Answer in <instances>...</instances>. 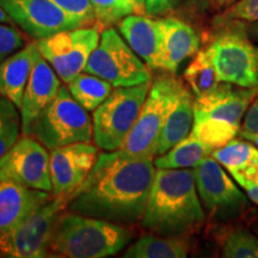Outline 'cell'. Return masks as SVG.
<instances>
[{"mask_svg": "<svg viewBox=\"0 0 258 258\" xmlns=\"http://www.w3.org/2000/svg\"><path fill=\"white\" fill-rule=\"evenodd\" d=\"M156 171L153 158L128 160L115 151L103 153L69 208L115 224H134L146 209Z\"/></svg>", "mask_w": 258, "mask_h": 258, "instance_id": "6da1fadb", "label": "cell"}, {"mask_svg": "<svg viewBox=\"0 0 258 258\" xmlns=\"http://www.w3.org/2000/svg\"><path fill=\"white\" fill-rule=\"evenodd\" d=\"M203 221L194 170L157 169L141 226L159 235H184Z\"/></svg>", "mask_w": 258, "mask_h": 258, "instance_id": "7a4b0ae2", "label": "cell"}, {"mask_svg": "<svg viewBox=\"0 0 258 258\" xmlns=\"http://www.w3.org/2000/svg\"><path fill=\"white\" fill-rule=\"evenodd\" d=\"M133 232L120 224L79 213H63L50 241V253L67 258H104L117 253Z\"/></svg>", "mask_w": 258, "mask_h": 258, "instance_id": "3957f363", "label": "cell"}, {"mask_svg": "<svg viewBox=\"0 0 258 258\" xmlns=\"http://www.w3.org/2000/svg\"><path fill=\"white\" fill-rule=\"evenodd\" d=\"M88 178L73 191L56 195L32 212L16 227L0 235V256L11 258H41L50 253V241L57 221L80 191Z\"/></svg>", "mask_w": 258, "mask_h": 258, "instance_id": "277c9868", "label": "cell"}, {"mask_svg": "<svg viewBox=\"0 0 258 258\" xmlns=\"http://www.w3.org/2000/svg\"><path fill=\"white\" fill-rule=\"evenodd\" d=\"M184 85L171 77H160L151 85L137 123L120 150L115 151L122 159L154 158L153 146Z\"/></svg>", "mask_w": 258, "mask_h": 258, "instance_id": "5b68a950", "label": "cell"}, {"mask_svg": "<svg viewBox=\"0 0 258 258\" xmlns=\"http://www.w3.org/2000/svg\"><path fill=\"white\" fill-rule=\"evenodd\" d=\"M151 83L128 88H116L93 111V140L108 152L120 150L137 123Z\"/></svg>", "mask_w": 258, "mask_h": 258, "instance_id": "8992f818", "label": "cell"}, {"mask_svg": "<svg viewBox=\"0 0 258 258\" xmlns=\"http://www.w3.org/2000/svg\"><path fill=\"white\" fill-rule=\"evenodd\" d=\"M30 135L54 150L82 141L90 143L93 127L85 109L73 98L69 89L60 86L53 101L35 120Z\"/></svg>", "mask_w": 258, "mask_h": 258, "instance_id": "52a82bcc", "label": "cell"}, {"mask_svg": "<svg viewBox=\"0 0 258 258\" xmlns=\"http://www.w3.org/2000/svg\"><path fill=\"white\" fill-rule=\"evenodd\" d=\"M85 72L106 80L114 88L150 82V67L112 28L105 29L86 63Z\"/></svg>", "mask_w": 258, "mask_h": 258, "instance_id": "ba28073f", "label": "cell"}, {"mask_svg": "<svg viewBox=\"0 0 258 258\" xmlns=\"http://www.w3.org/2000/svg\"><path fill=\"white\" fill-rule=\"evenodd\" d=\"M203 50L221 83L258 88V47L243 31L222 32Z\"/></svg>", "mask_w": 258, "mask_h": 258, "instance_id": "9c48e42d", "label": "cell"}, {"mask_svg": "<svg viewBox=\"0 0 258 258\" xmlns=\"http://www.w3.org/2000/svg\"><path fill=\"white\" fill-rule=\"evenodd\" d=\"M99 34L98 27H80L37 40L36 46L57 77L67 84L85 69L89 57L98 46Z\"/></svg>", "mask_w": 258, "mask_h": 258, "instance_id": "30bf717a", "label": "cell"}, {"mask_svg": "<svg viewBox=\"0 0 258 258\" xmlns=\"http://www.w3.org/2000/svg\"><path fill=\"white\" fill-rule=\"evenodd\" d=\"M2 180L51 192L50 156L47 147L31 135H23L0 159Z\"/></svg>", "mask_w": 258, "mask_h": 258, "instance_id": "8fae6325", "label": "cell"}, {"mask_svg": "<svg viewBox=\"0 0 258 258\" xmlns=\"http://www.w3.org/2000/svg\"><path fill=\"white\" fill-rule=\"evenodd\" d=\"M192 170L200 200L213 214L230 219L246 208L247 199L212 156Z\"/></svg>", "mask_w": 258, "mask_h": 258, "instance_id": "7c38bea8", "label": "cell"}, {"mask_svg": "<svg viewBox=\"0 0 258 258\" xmlns=\"http://www.w3.org/2000/svg\"><path fill=\"white\" fill-rule=\"evenodd\" d=\"M0 6L16 24L37 40L82 27L51 0H0Z\"/></svg>", "mask_w": 258, "mask_h": 258, "instance_id": "4fadbf2b", "label": "cell"}, {"mask_svg": "<svg viewBox=\"0 0 258 258\" xmlns=\"http://www.w3.org/2000/svg\"><path fill=\"white\" fill-rule=\"evenodd\" d=\"M98 146L74 143L50 150V179L54 196L73 191L85 182L97 160Z\"/></svg>", "mask_w": 258, "mask_h": 258, "instance_id": "5bb4252c", "label": "cell"}, {"mask_svg": "<svg viewBox=\"0 0 258 258\" xmlns=\"http://www.w3.org/2000/svg\"><path fill=\"white\" fill-rule=\"evenodd\" d=\"M258 95V88H241L220 83L207 95L194 99V116L222 120L239 127L247 109Z\"/></svg>", "mask_w": 258, "mask_h": 258, "instance_id": "9a60e30c", "label": "cell"}, {"mask_svg": "<svg viewBox=\"0 0 258 258\" xmlns=\"http://www.w3.org/2000/svg\"><path fill=\"white\" fill-rule=\"evenodd\" d=\"M60 89L57 74L48 61L37 54L25 88L19 110L22 118V134L30 135L32 124L38 115L53 101Z\"/></svg>", "mask_w": 258, "mask_h": 258, "instance_id": "2e32d148", "label": "cell"}, {"mask_svg": "<svg viewBox=\"0 0 258 258\" xmlns=\"http://www.w3.org/2000/svg\"><path fill=\"white\" fill-rule=\"evenodd\" d=\"M49 191L32 189L18 183L0 182V235L12 230L43 203L49 201Z\"/></svg>", "mask_w": 258, "mask_h": 258, "instance_id": "e0dca14e", "label": "cell"}, {"mask_svg": "<svg viewBox=\"0 0 258 258\" xmlns=\"http://www.w3.org/2000/svg\"><path fill=\"white\" fill-rule=\"evenodd\" d=\"M118 30L150 70H163L159 21L143 15H129L118 23Z\"/></svg>", "mask_w": 258, "mask_h": 258, "instance_id": "ac0fdd59", "label": "cell"}, {"mask_svg": "<svg viewBox=\"0 0 258 258\" xmlns=\"http://www.w3.org/2000/svg\"><path fill=\"white\" fill-rule=\"evenodd\" d=\"M163 70L175 73L180 63L199 51L200 37L195 29L180 19H159Z\"/></svg>", "mask_w": 258, "mask_h": 258, "instance_id": "d6986e66", "label": "cell"}, {"mask_svg": "<svg viewBox=\"0 0 258 258\" xmlns=\"http://www.w3.org/2000/svg\"><path fill=\"white\" fill-rule=\"evenodd\" d=\"M38 53L36 43H31L0 62V96L10 99L18 109Z\"/></svg>", "mask_w": 258, "mask_h": 258, "instance_id": "ffe728a7", "label": "cell"}, {"mask_svg": "<svg viewBox=\"0 0 258 258\" xmlns=\"http://www.w3.org/2000/svg\"><path fill=\"white\" fill-rule=\"evenodd\" d=\"M218 163L239 182L258 184V147L247 140H233L212 153Z\"/></svg>", "mask_w": 258, "mask_h": 258, "instance_id": "44dd1931", "label": "cell"}, {"mask_svg": "<svg viewBox=\"0 0 258 258\" xmlns=\"http://www.w3.org/2000/svg\"><path fill=\"white\" fill-rule=\"evenodd\" d=\"M192 123L194 99L190 92L184 88L158 135L153 146V156L159 157L166 153L179 141L188 137Z\"/></svg>", "mask_w": 258, "mask_h": 258, "instance_id": "7402d4cb", "label": "cell"}, {"mask_svg": "<svg viewBox=\"0 0 258 258\" xmlns=\"http://www.w3.org/2000/svg\"><path fill=\"white\" fill-rule=\"evenodd\" d=\"M189 243L183 235H144L125 251L124 258H185Z\"/></svg>", "mask_w": 258, "mask_h": 258, "instance_id": "603a6c76", "label": "cell"}, {"mask_svg": "<svg viewBox=\"0 0 258 258\" xmlns=\"http://www.w3.org/2000/svg\"><path fill=\"white\" fill-rule=\"evenodd\" d=\"M213 152L214 148L203 144L190 133L170 151L158 157L154 165L157 169H189L198 166Z\"/></svg>", "mask_w": 258, "mask_h": 258, "instance_id": "cb8c5ba5", "label": "cell"}, {"mask_svg": "<svg viewBox=\"0 0 258 258\" xmlns=\"http://www.w3.org/2000/svg\"><path fill=\"white\" fill-rule=\"evenodd\" d=\"M114 86L90 73H79L67 83L71 95L86 111H95L108 98Z\"/></svg>", "mask_w": 258, "mask_h": 258, "instance_id": "d4e9b609", "label": "cell"}, {"mask_svg": "<svg viewBox=\"0 0 258 258\" xmlns=\"http://www.w3.org/2000/svg\"><path fill=\"white\" fill-rule=\"evenodd\" d=\"M239 127L222 120L194 116L191 133L194 137L208 145L214 151L227 145L239 134Z\"/></svg>", "mask_w": 258, "mask_h": 258, "instance_id": "484cf974", "label": "cell"}, {"mask_svg": "<svg viewBox=\"0 0 258 258\" xmlns=\"http://www.w3.org/2000/svg\"><path fill=\"white\" fill-rule=\"evenodd\" d=\"M184 79L196 97L207 95L221 83L205 50L196 53V56L186 67Z\"/></svg>", "mask_w": 258, "mask_h": 258, "instance_id": "4316f807", "label": "cell"}, {"mask_svg": "<svg viewBox=\"0 0 258 258\" xmlns=\"http://www.w3.org/2000/svg\"><path fill=\"white\" fill-rule=\"evenodd\" d=\"M18 110L10 99L0 97V159L19 140L22 118Z\"/></svg>", "mask_w": 258, "mask_h": 258, "instance_id": "83f0119b", "label": "cell"}, {"mask_svg": "<svg viewBox=\"0 0 258 258\" xmlns=\"http://www.w3.org/2000/svg\"><path fill=\"white\" fill-rule=\"evenodd\" d=\"M222 257L258 258V238L244 228H233L222 235Z\"/></svg>", "mask_w": 258, "mask_h": 258, "instance_id": "f1b7e54d", "label": "cell"}, {"mask_svg": "<svg viewBox=\"0 0 258 258\" xmlns=\"http://www.w3.org/2000/svg\"><path fill=\"white\" fill-rule=\"evenodd\" d=\"M96 21L103 27L118 23L129 12L124 8L122 0H90Z\"/></svg>", "mask_w": 258, "mask_h": 258, "instance_id": "f546056e", "label": "cell"}, {"mask_svg": "<svg viewBox=\"0 0 258 258\" xmlns=\"http://www.w3.org/2000/svg\"><path fill=\"white\" fill-rule=\"evenodd\" d=\"M69 17L82 25L90 24L96 19L90 0H51Z\"/></svg>", "mask_w": 258, "mask_h": 258, "instance_id": "4dcf8cb0", "label": "cell"}, {"mask_svg": "<svg viewBox=\"0 0 258 258\" xmlns=\"http://www.w3.org/2000/svg\"><path fill=\"white\" fill-rule=\"evenodd\" d=\"M23 46V38L17 29L0 23V62Z\"/></svg>", "mask_w": 258, "mask_h": 258, "instance_id": "1f68e13d", "label": "cell"}, {"mask_svg": "<svg viewBox=\"0 0 258 258\" xmlns=\"http://www.w3.org/2000/svg\"><path fill=\"white\" fill-rule=\"evenodd\" d=\"M226 16L238 21L258 22V0H238Z\"/></svg>", "mask_w": 258, "mask_h": 258, "instance_id": "d6a6232c", "label": "cell"}, {"mask_svg": "<svg viewBox=\"0 0 258 258\" xmlns=\"http://www.w3.org/2000/svg\"><path fill=\"white\" fill-rule=\"evenodd\" d=\"M240 132L258 134V95L253 99V102L251 103L246 114L244 116L243 125H241Z\"/></svg>", "mask_w": 258, "mask_h": 258, "instance_id": "836d02e7", "label": "cell"}, {"mask_svg": "<svg viewBox=\"0 0 258 258\" xmlns=\"http://www.w3.org/2000/svg\"><path fill=\"white\" fill-rule=\"evenodd\" d=\"M177 0H146V14L159 16L169 12L176 5Z\"/></svg>", "mask_w": 258, "mask_h": 258, "instance_id": "e575fe53", "label": "cell"}, {"mask_svg": "<svg viewBox=\"0 0 258 258\" xmlns=\"http://www.w3.org/2000/svg\"><path fill=\"white\" fill-rule=\"evenodd\" d=\"M129 15L146 14V0H122Z\"/></svg>", "mask_w": 258, "mask_h": 258, "instance_id": "d590c367", "label": "cell"}, {"mask_svg": "<svg viewBox=\"0 0 258 258\" xmlns=\"http://www.w3.org/2000/svg\"><path fill=\"white\" fill-rule=\"evenodd\" d=\"M239 185L246 191L251 201L258 205V184H253L250 182H239Z\"/></svg>", "mask_w": 258, "mask_h": 258, "instance_id": "8d00e7d4", "label": "cell"}, {"mask_svg": "<svg viewBox=\"0 0 258 258\" xmlns=\"http://www.w3.org/2000/svg\"><path fill=\"white\" fill-rule=\"evenodd\" d=\"M215 9H226L234 5L238 0H209Z\"/></svg>", "mask_w": 258, "mask_h": 258, "instance_id": "74e56055", "label": "cell"}, {"mask_svg": "<svg viewBox=\"0 0 258 258\" xmlns=\"http://www.w3.org/2000/svg\"><path fill=\"white\" fill-rule=\"evenodd\" d=\"M241 139H245V140L252 143L254 146L258 147V134L254 133H246V132H239Z\"/></svg>", "mask_w": 258, "mask_h": 258, "instance_id": "f35d334b", "label": "cell"}, {"mask_svg": "<svg viewBox=\"0 0 258 258\" xmlns=\"http://www.w3.org/2000/svg\"><path fill=\"white\" fill-rule=\"evenodd\" d=\"M12 19H11V17H10V16L8 15V12L5 11L4 9L2 8V6H0V23H12Z\"/></svg>", "mask_w": 258, "mask_h": 258, "instance_id": "ab89813d", "label": "cell"}]
</instances>
